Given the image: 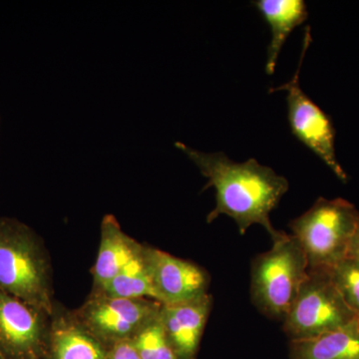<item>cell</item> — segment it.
<instances>
[{
    "label": "cell",
    "instance_id": "13",
    "mask_svg": "<svg viewBox=\"0 0 359 359\" xmlns=\"http://www.w3.org/2000/svg\"><path fill=\"white\" fill-rule=\"evenodd\" d=\"M254 4L271 27L266 71L273 75L285 40L295 27L308 20V7L302 0H257Z\"/></svg>",
    "mask_w": 359,
    "mask_h": 359
},
{
    "label": "cell",
    "instance_id": "7",
    "mask_svg": "<svg viewBox=\"0 0 359 359\" xmlns=\"http://www.w3.org/2000/svg\"><path fill=\"white\" fill-rule=\"evenodd\" d=\"M162 304L151 299H122L92 294L72 311L78 323L107 346L131 340L159 316Z\"/></svg>",
    "mask_w": 359,
    "mask_h": 359
},
{
    "label": "cell",
    "instance_id": "20",
    "mask_svg": "<svg viewBox=\"0 0 359 359\" xmlns=\"http://www.w3.org/2000/svg\"><path fill=\"white\" fill-rule=\"evenodd\" d=\"M0 359H6L4 355V351H2L1 347H0Z\"/></svg>",
    "mask_w": 359,
    "mask_h": 359
},
{
    "label": "cell",
    "instance_id": "3",
    "mask_svg": "<svg viewBox=\"0 0 359 359\" xmlns=\"http://www.w3.org/2000/svg\"><path fill=\"white\" fill-rule=\"evenodd\" d=\"M273 247L252 264L250 295L257 309L273 320H285L309 276V262L299 241L280 231Z\"/></svg>",
    "mask_w": 359,
    "mask_h": 359
},
{
    "label": "cell",
    "instance_id": "10",
    "mask_svg": "<svg viewBox=\"0 0 359 359\" xmlns=\"http://www.w3.org/2000/svg\"><path fill=\"white\" fill-rule=\"evenodd\" d=\"M210 294L176 304H162L160 318L180 359H196L211 313Z\"/></svg>",
    "mask_w": 359,
    "mask_h": 359
},
{
    "label": "cell",
    "instance_id": "15",
    "mask_svg": "<svg viewBox=\"0 0 359 359\" xmlns=\"http://www.w3.org/2000/svg\"><path fill=\"white\" fill-rule=\"evenodd\" d=\"M92 294H102L122 299H151L156 301L152 280L144 259V250L140 257L116 276L100 292Z\"/></svg>",
    "mask_w": 359,
    "mask_h": 359
},
{
    "label": "cell",
    "instance_id": "17",
    "mask_svg": "<svg viewBox=\"0 0 359 359\" xmlns=\"http://www.w3.org/2000/svg\"><path fill=\"white\" fill-rule=\"evenodd\" d=\"M325 271L348 308L359 316L358 262L353 257H347Z\"/></svg>",
    "mask_w": 359,
    "mask_h": 359
},
{
    "label": "cell",
    "instance_id": "11",
    "mask_svg": "<svg viewBox=\"0 0 359 359\" xmlns=\"http://www.w3.org/2000/svg\"><path fill=\"white\" fill-rule=\"evenodd\" d=\"M144 245L125 233L113 215H106L101 224L98 256L92 269V292H100L116 276L140 257Z\"/></svg>",
    "mask_w": 359,
    "mask_h": 359
},
{
    "label": "cell",
    "instance_id": "4",
    "mask_svg": "<svg viewBox=\"0 0 359 359\" xmlns=\"http://www.w3.org/2000/svg\"><path fill=\"white\" fill-rule=\"evenodd\" d=\"M359 224V212L348 201L318 198L290 224L308 257L309 269H330L349 256Z\"/></svg>",
    "mask_w": 359,
    "mask_h": 359
},
{
    "label": "cell",
    "instance_id": "19",
    "mask_svg": "<svg viewBox=\"0 0 359 359\" xmlns=\"http://www.w3.org/2000/svg\"><path fill=\"white\" fill-rule=\"evenodd\" d=\"M355 259L359 263V224L355 236H354L353 244H351V252L349 256Z\"/></svg>",
    "mask_w": 359,
    "mask_h": 359
},
{
    "label": "cell",
    "instance_id": "18",
    "mask_svg": "<svg viewBox=\"0 0 359 359\" xmlns=\"http://www.w3.org/2000/svg\"><path fill=\"white\" fill-rule=\"evenodd\" d=\"M108 359H141L131 340L118 342L110 346Z\"/></svg>",
    "mask_w": 359,
    "mask_h": 359
},
{
    "label": "cell",
    "instance_id": "1",
    "mask_svg": "<svg viewBox=\"0 0 359 359\" xmlns=\"http://www.w3.org/2000/svg\"><path fill=\"white\" fill-rule=\"evenodd\" d=\"M176 147L195 163L208 183L204 189L216 191V207L208 216L212 223L221 215L237 224L241 235L252 224H261L271 240L280 235L269 215L289 191V181L256 159L233 162L224 153H204L177 142Z\"/></svg>",
    "mask_w": 359,
    "mask_h": 359
},
{
    "label": "cell",
    "instance_id": "9",
    "mask_svg": "<svg viewBox=\"0 0 359 359\" xmlns=\"http://www.w3.org/2000/svg\"><path fill=\"white\" fill-rule=\"evenodd\" d=\"M144 259L152 280L155 299L160 304H181L209 294V275L192 262L149 245L144 247Z\"/></svg>",
    "mask_w": 359,
    "mask_h": 359
},
{
    "label": "cell",
    "instance_id": "12",
    "mask_svg": "<svg viewBox=\"0 0 359 359\" xmlns=\"http://www.w3.org/2000/svg\"><path fill=\"white\" fill-rule=\"evenodd\" d=\"M109 349L78 323L72 311L55 306L45 359H108Z\"/></svg>",
    "mask_w": 359,
    "mask_h": 359
},
{
    "label": "cell",
    "instance_id": "2",
    "mask_svg": "<svg viewBox=\"0 0 359 359\" xmlns=\"http://www.w3.org/2000/svg\"><path fill=\"white\" fill-rule=\"evenodd\" d=\"M0 290L52 316L55 309L48 252L27 224L0 217Z\"/></svg>",
    "mask_w": 359,
    "mask_h": 359
},
{
    "label": "cell",
    "instance_id": "8",
    "mask_svg": "<svg viewBox=\"0 0 359 359\" xmlns=\"http://www.w3.org/2000/svg\"><path fill=\"white\" fill-rule=\"evenodd\" d=\"M51 316L0 290V347L6 359H45Z\"/></svg>",
    "mask_w": 359,
    "mask_h": 359
},
{
    "label": "cell",
    "instance_id": "5",
    "mask_svg": "<svg viewBox=\"0 0 359 359\" xmlns=\"http://www.w3.org/2000/svg\"><path fill=\"white\" fill-rule=\"evenodd\" d=\"M358 318L348 308L327 271H311L283 320L290 341L314 339Z\"/></svg>",
    "mask_w": 359,
    "mask_h": 359
},
{
    "label": "cell",
    "instance_id": "16",
    "mask_svg": "<svg viewBox=\"0 0 359 359\" xmlns=\"http://www.w3.org/2000/svg\"><path fill=\"white\" fill-rule=\"evenodd\" d=\"M131 342L141 359H180L168 337L160 313L141 328Z\"/></svg>",
    "mask_w": 359,
    "mask_h": 359
},
{
    "label": "cell",
    "instance_id": "6",
    "mask_svg": "<svg viewBox=\"0 0 359 359\" xmlns=\"http://www.w3.org/2000/svg\"><path fill=\"white\" fill-rule=\"evenodd\" d=\"M311 43V27L308 26L302 44L301 59L294 76L287 83L271 88L269 92H287V118L292 134L297 140L313 151L340 181L346 183L348 177L340 166L335 152V129L332 119L302 91L299 84L302 65Z\"/></svg>",
    "mask_w": 359,
    "mask_h": 359
},
{
    "label": "cell",
    "instance_id": "14",
    "mask_svg": "<svg viewBox=\"0 0 359 359\" xmlns=\"http://www.w3.org/2000/svg\"><path fill=\"white\" fill-rule=\"evenodd\" d=\"M290 359H359V316L314 339L290 341Z\"/></svg>",
    "mask_w": 359,
    "mask_h": 359
}]
</instances>
